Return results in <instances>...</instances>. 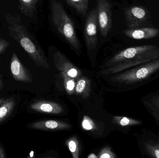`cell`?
<instances>
[{"instance_id":"obj_19","label":"cell","mask_w":159,"mask_h":158,"mask_svg":"<svg viewBox=\"0 0 159 158\" xmlns=\"http://www.w3.org/2000/svg\"><path fill=\"white\" fill-rule=\"evenodd\" d=\"M68 5L74 8L79 14L85 15L89 8V0H66Z\"/></svg>"},{"instance_id":"obj_15","label":"cell","mask_w":159,"mask_h":158,"mask_svg":"<svg viewBox=\"0 0 159 158\" xmlns=\"http://www.w3.org/2000/svg\"><path fill=\"white\" fill-rule=\"evenodd\" d=\"M112 122L120 127L128 130H129L133 127L141 126L143 123V122L142 120L122 116L113 117Z\"/></svg>"},{"instance_id":"obj_1","label":"cell","mask_w":159,"mask_h":158,"mask_svg":"<svg viewBox=\"0 0 159 158\" xmlns=\"http://www.w3.org/2000/svg\"><path fill=\"white\" fill-rule=\"evenodd\" d=\"M159 58V45L150 44L129 47L119 52L109 59L110 66L102 73L105 75L119 73L138 65Z\"/></svg>"},{"instance_id":"obj_3","label":"cell","mask_w":159,"mask_h":158,"mask_svg":"<svg viewBox=\"0 0 159 158\" xmlns=\"http://www.w3.org/2000/svg\"><path fill=\"white\" fill-rule=\"evenodd\" d=\"M159 78V58L118 73L113 81L124 90L138 89Z\"/></svg>"},{"instance_id":"obj_18","label":"cell","mask_w":159,"mask_h":158,"mask_svg":"<svg viewBox=\"0 0 159 158\" xmlns=\"http://www.w3.org/2000/svg\"><path fill=\"white\" fill-rule=\"evenodd\" d=\"M15 106V100L10 97L5 99L0 105V123L11 114Z\"/></svg>"},{"instance_id":"obj_7","label":"cell","mask_w":159,"mask_h":158,"mask_svg":"<svg viewBox=\"0 0 159 158\" xmlns=\"http://www.w3.org/2000/svg\"><path fill=\"white\" fill-rule=\"evenodd\" d=\"M98 18L96 8L93 9L86 19L84 28V37L86 46L89 51L96 48L97 44Z\"/></svg>"},{"instance_id":"obj_2","label":"cell","mask_w":159,"mask_h":158,"mask_svg":"<svg viewBox=\"0 0 159 158\" xmlns=\"http://www.w3.org/2000/svg\"><path fill=\"white\" fill-rule=\"evenodd\" d=\"M5 18L12 39L20 45L37 66L48 69L49 65L43 49L23 25L20 17L7 14Z\"/></svg>"},{"instance_id":"obj_27","label":"cell","mask_w":159,"mask_h":158,"mask_svg":"<svg viewBox=\"0 0 159 158\" xmlns=\"http://www.w3.org/2000/svg\"><path fill=\"white\" fill-rule=\"evenodd\" d=\"M3 87V83L2 82V79H1V78H0V90Z\"/></svg>"},{"instance_id":"obj_24","label":"cell","mask_w":159,"mask_h":158,"mask_svg":"<svg viewBox=\"0 0 159 158\" xmlns=\"http://www.w3.org/2000/svg\"><path fill=\"white\" fill-rule=\"evenodd\" d=\"M9 42L5 39L0 38V54L2 53L9 45Z\"/></svg>"},{"instance_id":"obj_6","label":"cell","mask_w":159,"mask_h":158,"mask_svg":"<svg viewBox=\"0 0 159 158\" xmlns=\"http://www.w3.org/2000/svg\"><path fill=\"white\" fill-rule=\"evenodd\" d=\"M97 3L98 24L101 35L106 38L111 28L112 6L108 0H97Z\"/></svg>"},{"instance_id":"obj_8","label":"cell","mask_w":159,"mask_h":158,"mask_svg":"<svg viewBox=\"0 0 159 158\" xmlns=\"http://www.w3.org/2000/svg\"><path fill=\"white\" fill-rule=\"evenodd\" d=\"M125 19L128 29L141 28L147 22L148 13L141 6H134L127 8L125 12Z\"/></svg>"},{"instance_id":"obj_22","label":"cell","mask_w":159,"mask_h":158,"mask_svg":"<svg viewBox=\"0 0 159 158\" xmlns=\"http://www.w3.org/2000/svg\"><path fill=\"white\" fill-rule=\"evenodd\" d=\"M82 128L86 130H93L96 129V125L91 118L87 116H84L82 123Z\"/></svg>"},{"instance_id":"obj_30","label":"cell","mask_w":159,"mask_h":158,"mask_svg":"<svg viewBox=\"0 0 159 158\" xmlns=\"http://www.w3.org/2000/svg\"><path fill=\"white\" fill-rule=\"evenodd\" d=\"M158 135V141L159 144V133H157Z\"/></svg>"},{"instance_id":"obj_16","label":"cell","mask_w":159,"mask_h":158,"mask_svg":"<svg viewBox=\"0 0 159 158\" xmlns=\"http://www.w3.org/2000/svg\"><path fill=\"white\" fill-rule=\"evenodd\" d=\"M39 0H19L20 12L26 16L32 17Z\"/></svg>"},{"instance_id":"obj_13","label":"cell","mask_w":159,"mask_h":158,"mask_svg":"<svg viewBox=\"0 0 159 158\" xmlns=\"http://www.w3.org/2000/svg\"><path fill=\"white\" fill-rule=\"evenodd\" d=\"M30 128L35 130L57 131L69 130L71 126L68 123L60 121L46 120L36 122L30 124Z\"/></svg>"},{"instance_id":"obj_21","label":"cell","mask_w":159,"mask_h":158,"mask_svg":"<svg viewBox=\"0 0 159 158\" xmlns=\"http://www.w3.org/2000/svg\"><path fill=\"white\" fill-rule=\"evenodd\" d=\"M61 73L63 78L64 87L68 94L72 95L74 93L76 86L75 79L69 77L65 72H61Z\"/></svg>"},{"instance_id":"obj_4","label":"cell","mask_w":159,"mask_h":158,"mask_svg":"<svg viewBox=\"0 0 159 158\" xmlns=\"http://www.w3.org/2000/svg\"><path fill=\"white\" fill-rule=\"evenodd\" d=\"M52 20L58 32L75 52H80L81 46L75 26L61 3L53 1L51 5Z\"/></svg>"},{"instance_id":"obj_20","label":"cell","mask_w":159,"mask_h":158,"mask_svg":"<svg viewBox=\"0 0 159 158\" xmlns=\"http://www.w3.org/2000/svg\"><path fill=\"white\" fill-rule=\"evenodd\" d=\"M66 144L69 147L73 158H79V144L77 138L75 136L71 137L67 140Z\"/></svg>"},{"instance_id":"obj_26","label":"cell","mask_w":159,"mask_h":158,"mask_svg":"<svg viewBox=\"0 0 159 158\" xmlns=\"http://www.w3.org/2000/svg\"><path fill=\"white\" fill-rule=\"evenodd\" d=\"M98 156H96V155L94 154H91L88 156V158H97Z\"/></svg>"},{"instance_id":"obj_10","label":"cell","mask_w":159,"mask_h":158,"mask_svg":"<svg viewBox=\"0 0 159 158\" xmlns=\"http://www.w3.org/2000/svg\"><path fill=\"white\" fill-rule=\"evenodd\" d=\"M141 102L159 127V90L144 96Z\"/></svg>"},{"instance_id":"obj_28","label":"cell","mask_w":159,"mask_h":158,"mask_svg":"<svg viewBox=\"0 0 159 158\" xmlns=\"http://www.w3.org/2000/svg\"><path fill=\"white\" fill-rule=\"evenodd\" d=\"M5 100V99L4 98H0V105H1V104H2Z\"/></svg>"},{"instance_id":"obj_25","label":"cell","mask_w":159,"mask_h":158,"mask_svg":"<svg viewBox=\"0 0 159 158\" xmlns=\"http://www.w3.org/2000/svg\"><path fill=\"white\" fill-rule=\"evenodd\" d=\"M5 157V155L4 150L0 147V158H4Z\"/></svg>"},{"instance_id":"obj_29","label":"cell","mask_w":159,"mask_h":158,"mask_svg":"<svg viewBox=\"0 0 159 158\" xmlns=\"http://www.w3.org/2000/svg\"><path fill=\"white\" fill-rule=\"evenodd\" d=\"M30 157H33V155H34V152L33 151H32L30 153Z\"/></svg>"},{"instance_id":"obj_11","label":"cell","mask_w":159,"mask_h":158,"mask_svg":"<svg viewBox=\"0 0 159 158\" xmlns=\"http://www.w3.org/2000/svg\"><path fill=\"white\" fill-rule=\"evenodd\" d=\"M10 70L15 80L25 83L32 82L31 76L20 61L16 53L12 54L10 62Z\"/></svg>"},{"instance_id":"obj_5","label":"cell","mask_w":159,"mask_h":158,"mask_svg":"<svg viewBox=\"0 0 159 158\" xmlns=\"http://www.w3.org/2000/svg\"><path fill=\"white\" fill-rule=\"evenodd\" d=\"M135 136L143 157L159 158L157 134L150 130L142 129Z\"/></svg>"},{"instance_id":"obj_23","label":"cell","mask_w":159,"mask_h":158,"mask_svg":"<svg viewBox=\"0 0 159 158\" xmlns=\"http://www.w3.org/2000/svg\"><path fill=\"white\" fill-rule=\"evenodd\" d=\"M98 157L100 158H115L116 157V156L115 155V153L112 152L110 147H106L101 150V152L99 153Z\"/></svg>"},{"instance_id":"obj_14","label":"cell","mask_w":159,"mask_h":158,"mask_svg":"<svg viewBox=\"0 0 159 158\" xmlns=\"http://www.w3.org/2000/svg\"><path fill=\"white\" fill-rule=\"evenodd\" d=\"M30 108L34 111L50 114H59L62 113L61 106L55 102L39 101L32 104Z\"/></svg>"},{"instance_id":"obj_9","label":"cell","mask_w":159,"mask_h":158,"mask_svg":"<svg viewBox=\"0 0 159 158\" xmlns=\"http://www.w3.org/2000/svg\"><path fill=\"white\" fill-rule=\"evenodd\" d=\"M54 65L57 69L64 72L69 77L78 80L81 72L80 70L71 63L68 58L60 51H57L53 55Z\"/></svg>"},{"instance_id":"obj_12","label":"cell","mask_w":159,"mask_h":158,"mask_svg":"<svg viewBox=\"0 0 159 158\" xmlns=\"http://www.w3.org/2000/svg\"><path fill=\"white\" fill-rule=\"evenodd\" d=\"M123 33L127 37L134 40L152 39L159 35V29L155 28L145 27L134 29H127Z\"/></svg>"},{"instance_id":"obj_17","label":"cell","mask_w":159,"mask_h":158,"mask_svg":"<svg viewBox=\"0 0 159 158\" xmlns=\"http://www.w3.org/2000/svg\"><path fill=\"white\" fill-rule=\"evenodd\" d=\"M90 85L89 80L86 77L80 78L75 86V93L83 97H87L90 92Z\"/></svg>"}]
</instances>
